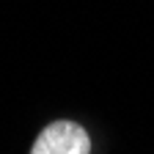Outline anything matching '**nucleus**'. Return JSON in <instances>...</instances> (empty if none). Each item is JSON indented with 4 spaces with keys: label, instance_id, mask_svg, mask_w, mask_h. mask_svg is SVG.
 I'll return each instance as SVG.
<instances>
[{
    "label": "nucleus",
    "instance_id": "1",
    "mask_svg": "<svg viewBox=\"0 0 154 154\" xmlns=\"http://www.w3.org/2000/svg\"><path fill=\"white\" fill-rule=\"evenodd\" d=\"M30 154H91V138L74 121H52L38 132Z\"/></svg>",
    "mask_w": 154,
    "mask_h": 154
}]
</instances>
